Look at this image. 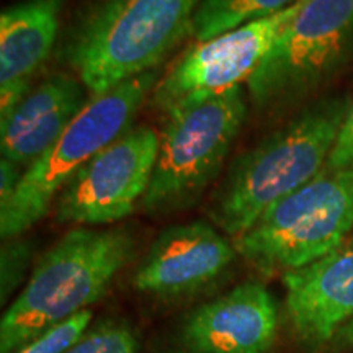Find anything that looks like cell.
<instances>
[{
    "label": "cell",
    "instance_id": "obj_13",
    "mask_svg": "<svg viewBox=\"0 0 353 353\" xmlns=\"http://www.w3.org/2000/svg\"><path fill=\"white\" fill-rule=\"evenodd\" d=\"M83 88L76 79L54 74L30 90L17 108L0 120L2 157L25 170L33 165L87 105Z\"/></svg>",
    "mask_w": 353,
    "mask_h": 353
},
{
    "label": "cell",
    "instance_id": "obj_11",
    "mask_svg": "<svg viewBox=\"0 0 353 353\" xmlns=\"http://www.w3.org/2000/svg\"><path fill=\"white\" fill-rule=\"evenodd\" d=\"M237 249L208 223L179 224L154 241L132 276V286L157 298H180L213 283L237 257Z\"/></svg>",
    "mask_w": 353,
    "mask_h": 353
},
{
    "label": "cell",
    "instance_id": "obj_7",
    "mask_svg": "<svg viewBox=\"0 0 353 353\" xmlns=\"http://www.w3.org/2000/svg\"><path fill=\"white\" fill-rule=\"evenodd\" d=\"M353 39V0H303L259 69L247 81L259 105L296 94L342 59Z\"/></svg>",
    "mask_w": 353,
    "mask_h": 353
},
{
    "label": "cell",
    "instance_id": "obj_9",
    "mask_svg": "<svg viewBox=\"0 0 353 353\" xmlns=\"http://www.w3.org/2000/svg\"><path fill=\"white\" fill-rule=\"evenodd\" d=\"M303 0L252 23L193 44L154 88V103L162 112L193 94H210L249 81L267 57Z\"/></svg>",
    "mask_w": 353,
    "mask_h": 353
},
{
    "label": "cell",
    "instance_id": "obj_2",
    "mask_svg": "<svg viewBox=\"0 0 353 353\" xmlns=\"http://www.w3.org/2000/svg\"><path fill=\"white\" fill-rule=\"evenodd\" d=\"M200 0H100L74 26L65 61L90 99L152 72L193 32Z\"/></svg>",
    "mask_w": 353,
    "mask_h": 353
},
{
    "label": "cell",
    "instance_id": "obj_17",
    "mask_svg": "<svg viewBox=\"0 0 353 353\" xmlns=\"http://www.w3.org/2000/svg\"><path fill=\"white\" fill-rule=\"evenodd\" d=\"M92 325V312L82 311L26 343L17 353H64L76 343Z\"/></svg>",
    "mask_w": 353,
    "mask_h": 353
},
{
    "label": "cell",
    "instance_id": "obj_4",
    "mask_svg": "<svg viewBox=\"0 0 353 353\" xmlns=\"http://www.w3.org/2000/svg\"><path fill=\"white\" fill-rule=\"evenodd\" d=\"M151 183L141 206L167 213L195 203L223 167L245 117L241 85L193 94L165 110Z\"/></svg>",
    "mask_w": 353,
    "mask_h": 353
},
{
    "label": "cell",
    "instance_id": "obj_10",
    "mask_svg": "<svg viewBox=\"0 0 353 353\" xmlns=\"http://www.w3.org/2000/svg\"><path fill=\"white\" fill-rule=\"evenodd\" d=\"M278 309L262 283L245 281L193 309L180 324L170 353H270Z\"/></svg>",
    "mask_w": 353,
    "mask_h": 353
},
{
    "label": "cell",
    "instance_id": "obj_6",
    "mask_svg": "<svg viewBox=\"0 0 353 353\" xmlns=\"http://www.w3.org/2000/svg\"><path fill=\"white\" fill-rule=\"evenodd\" d=\"M156 85L157 74L152 70L87 101L63 136L23 172L12 200L0 208L3 241L15 239L34 226L74 174L130 130L145 97Z\"/></svg>",
    "mask_w": 353,
    "mask_h": 353
},
{
    "label": "cell",
    "instance_id": "obj_19",
    "mask_svg": "<svg viewBox=\"0 0 353 353\" xmlns=\"http://www.w3.org/2000/svg\"><path fill=\"white\" fill-rule=\"evenodd\" d=\"M26 244L23 242H13V244L3 245L2 250V301L12 293L15 288L17 281L25 270L26 262H28V254H26Z\"/></svg>",
    "mask_w": 353,
    "mask_h": 353
},
{
    "label": "cell",
    "instance_id": "obj_21",
    "mask_svg": "<svg viewBox=\"0 0 353 353\" xmlns=\"http://www.w3.org/2000/svg\"><path fill=\"white\" fill-rule=\"evenodd\" d=\"M350 350H353V319L343 324L324 348L327 353H345Z\"/></svg>",
    "mask_w": 353,
    "mask_h": 353
},
{
    "label": "cell",
    "instance_id": "obj_15",
    "mask_svg": "<svg viewBox=\"0 0 353 353\" xmlns=\"http://www.w3.org/2000/svg\"><path fill=\"white\" fill-rule=\"evenodd\" d=\"M298 0H200L193 19L192 37L196 43L252 23L285 10Z\"/></svg>",
    "mask_w": 353,
    "mask_h": 353
},
{
    "label": "cell",
    "instance_id": "obj_1",
    "mask_svg": "<svg viewBox=\"0 0 353 353\" xmlns=\"http://www.w3.org/2000/svg\"><path fill=\"white\" fill-rule=\"evenodd\" d=\"M134 254L125 229L77 228L43 255L0 321V353L26 343L100 301Z\"/></svg>",
    "mask_w": 353,
    "mask_h": 353
},
{
    "label": "cell",
    "instance_id": "obj_14",
    "mask_svg": "<svg viewBox=\"0 0 353 353\" xmlns=\"http://www.w3.org/2000/svg\"><path fill=\"white\" fill-rule=\"evenodd\" d=\"M63 0H26L0 15V120L30 92L54 46Z\"/></svg>",
    "mask_w": 353,
    "mask_h": 353
},
{
    "label": "cell",
    "instance_id": "obj_3",
    "mask_svg": "<svg viewBox=\"0 0 353 353\" xmlns=\"http://www.w3.org/2000/svg\"><path fill=\"white\" fill-rule=\"evenodd\" d=\"M347 107L342 100L316 105L237 157L211 201V219L236 241L270 206L311 182L327 164Z\"/></svg>",
    "mask_w": 353,
    "mask_h": 353
},
{
    "label": "cell",
    "instance_id": "obj_5",
    "mask_svg": "<svg viewBox=\"0 0 353 353\" xmlns=\"http://www.w3.org/2000/svg\"><path fill=\"white\" fill-rule=\"evenodd\" d=\"M352 231L353 169L324 167L270 206L234 245L259 272L285 275L334 252Z\"/></svg>",
    "mask_w": 353,
    "mask_h": 353
},
{
    "label": "cell",
    "instance_id": "obj_8",
    "mask_svg": "<svg viewBox=\"0 0 353 353\" xmlns=\"http://www.w3.org/2000/svg\"><path fill=\"white\" fill-rule=\"evenodd\" d=\"M159 134L130 128L81 167L56 198V219L100 226L125 219L143 200L159 154Z\"/></svg>",
    "mask_w": 353,
    "mask_h": 353
},
{
    "label": "cell",
    "instance_id": "obj_16",
    "mask_svg": "<svg viewBox=\"0 0 353 353\" xmlns=\"http://www.w3.org/2000/svg\"><path fill=\"white\" fill-rule=\"evenodd\" d=\"M64 353H139V341L125 322L101 319Z\"/></svg>",
    "mask_w": 353,
    "mask_h": 353
},
{
    "label": "cell",
    "instance_id": "obj_12",
    "mask_svg": "<svg viewBox=\"0 0 353 353\" xmlns=\"http://www.w3.org/2000/svg\"><path fill=\"white\" fill-rule=\"evenodd\" d=\"M283 283L291 332L309 350H324L334 334L353 319V242L285 273Z\"/></svg>",
    "mask_w": 353,
    "mask_h": 353
},
{
    "label": "cell",
    "instance_id": "obj_20",
    "mask_svg": "<svg viewBox=\"0 0 353 353\" xmlns=\"http://www.w3.org/2000/svg\"><path fill=\"white\" fill-rule=\"evenodd\" d=\"M21 176H23L21 167L2 157V164H0V208H3L12 200Z\"/></svg>",
    "mask_w": 353,
    "mask_h": 353
},
{
    "label": "cell",
    "instance_id": "obj_18",
    "mask_svg": "<svg viewBox=\"0 0 353 353\" xmlns=\"http://www.w3.org/2000/svg\"><path fill=\"white\" fill-rule=\"evenodd\" d=\"M325 167L330 170L353 169V100L348 103Z\"/></svg>",
    "mask_w": 353,
    "mask_h": 353
}]
</instances>
